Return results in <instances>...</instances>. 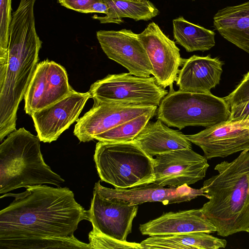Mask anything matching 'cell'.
Segmentation results:
<instances>
[{
	"mask_svg": "<svg viewBox=\"0 0 249 249\" xmlns=\"http://www.w3.org/2000/svg\"><path fill=\"white\" fill-rule=\"evenodd\" d=\"M20 193L5 194L14 200L0 212V249H91L74 236L88 211L67 187H27Z\"/></svg>",
	"mask_w": 249,
	"mask_h": 249,
	"instance_id": "1",
	"label": "cell"
},
{
	"mask_svg": "<svg viewBox=\"0 0 249 249\" xmlns=\"http://www.w3.org/2000/svg\"><path fill=\"white\" fill-rule=\"evenodd\" d=\"M36 0H20L12 14L7 62L0 66V141L16 130L19 103L34 75L42 41L35 27Z\"/></svg>",
	"mask_w": 249,
	"mask_h": 249,
	"instance_id": "2",
	"label": "cell"
},
{
	"mask_svg": "<svg viewBox=\"0 0 249 249\" xmlns=\"http://www.w3.org/2000/svg\"><path fill=\"white\" fill-rule=\"evenodd\" d=\"M218 174L201 187L209 200L200 208L217 235L228 236L249 229V150L229 162L217 164Z\"/></svg>",
	"mask_w": 249,
	"mask_h": 249,
	"instance_id": "3",
	"label": "cell"
},
{
	"mask_svg": "<svg viewBox=\"0 0 249 249\" xmlns=\"http://www.w3.org/2000/svg\"><path fill=\"white\" fill-rule=\"evenodd\" d=\"M40 139L22 127L10 133L0 145V194L29 186L65 180L44 161Z\"/></svg>",
	"mask_w": 249,
	"mask_h": 249,
	"instance_id": "4",
	"label": "cell"
},
{
	"mask_svg": "<svg viewBox=\"0 0 249 249\" xmlns=\"http://www.w3.org/2000/svg\"><path fill=\"white\" fill-rule=\"evenodd\" d=\"M94 160L101 181L115 188H130L154 181V158L133 141H99Z\"/></svg>",
	"mask_w": 249,
	"mask_h": 249,
	"instance_id": "5",
	"label": "cell"
},
{
	"mask_svg": "<svg viewBox=\"0 0 249 249\" xmlns=\"http://www.w3.org/2000/svg\"><path fill=\"white\" fill-rule=\"evenodd\" d=\"M231 109L224 98L210 93L175 90L173 85L162 99L157 119L179 130L188 126L212 127L229 120Z\"/></svg>",
	"mask_w": 249,
	"mask_h": 249,
	"instance_id": "6",
	"label": "cell"
},
{
	"mask_svg": "<svg viewBox=\"0 0 249 249\" xmlns=\"http://www.w3.org/2000/svg\"><path fill=\"white\" fill-rule=\"evenodd\" d=\"M93 101L121 105L159 106L168 94L154 76L129 73L108 74L93 83L88 91Z\"/></svg>",
	"mask_w": 249,
	"mask_h": 249,
	"instance_id": "7",
	"label": "cell"
},
{
	"mask_svg": "<svg viewBox=\"0 0 249 249\" xmlns=\"http://www.w3.org/2000/svg\"><path fill=\"white\" fill-rule=\"evenodd\" d=\"M209 167L207 159L192 148L159 154L154 158L153 182L175 188L191 185L205 178Z\"/></svg>",
	"mask_w": 249,
	"mask_h": 249,
	"instance_id": "8",
	"label": "cell"
},
{
	"mask_svg": "<svg viewBox=\"0 0 249 249\" xmlns=\"http://www.w3.org/2000/svg\"><path fill=\"white\" fill-rule=\"evenodd\" d=\"M73 90L64 67L46 59L37 64L24 95V110L31 116L35 112L65 98Z\"/></svg>",
	"mask_w": 249,
	"mask_h": 249,
	"instance_id": "9",
	"label": "cell"
},
{
	"mask_svg": "<svg viewBox=\"0 0 249 249\" xmlns=\"http://www.w3.org/2000/svg\"><path fill=\"white\" fill-rule=\"evenodd\" d=\"M138 36L147 53L157 84L164 89L173 85L184 60L175 42L154 22L148 24Z\"/></svg>",
	"mask_w": 249,
	"mask_h": 249,
	"instance_id": "10",
	"label": "cell"
},
{
	"mask_svg": "<svg viewBox=\"0 0 249 249\" xmlns=\"http://www.w3.org/2000/svg\"><path fill=\"white\" fill-rule=\"evenodd\" d=\"M96 36L107 56L126 68L132 75L149 77L153 69L147 53L131 30H100Z\"/></svg>",
	"mask_w": 249,
	"mask_h": 249,
	"instance_id": "11",
	"label": "cell"
},
{
	"mask_svg": "<svg viewBox=\"0 0 249 249\" xmlns=\"http://www.w3.org/2000/svg\"><path fill=\"white\" fill-rule=\"evenodd\" d=\"M138 205L116 198L103 196L93 189L90 207L88 211L89 221L93 229L113 238L126 241L132 232V222Z\"/></svg>",
	"mask_w": 249,
	"mask_h": 249,
	"instance_id": "12",
	"label": "cell"
},
{
	"mask_svg": "<svg viewBox=\"0 0 249 249\" xmlns=\"http://www.w3.org/2000/svg\"><path fill=\"white\" fill-rule=\"evenodd\" d=\"M186 137L203 150L207 160L226 157L249 150V119L229 120Z\"/></svg>",
	"mask_w": 249,
	"mask_h": 249,
	"instance_id": "13",
	"label": "cell"
},
{
	"mask_svg": "<svg viewBox=\"0 0 249 249\" xmlns=\"http://www.w3.org/2000/svg\"><path fill=\"white\" fill-rule=\"evenodd\" d=\"M157 107L94 101L92 108L77 121L73 134L81 142H89L95 136Z\"/></svg>",
	"mask_w": 249,
	"mask_h": 249,
	"instance_id": "14",
	"label": "cell"
},
{
	"mask_svg": "<svg viewBox=\"0 0 249 249\" xmlns=\"http://www.w3.org/2000/svg\"><path fill=\"white\" fill-rule=\"evenodd\" d=\"M90 98L89 92L82 93L74 90L65 98L35 112L31 117L40 142L51 143L56 141L78 120Z\"/></svg>",
	"mask_w": 249,
	"mask_h": 249,
	"instance_id": "15",
	"label": "cell"
},
{
	"mask_svg": "<svg viewBox=\"0 0 249 249\" xmlns=\"http://www.w3.org/2000/svg\"><path fill=\"white\" fill-rule=\"evenodd\" d=\"M100 179L94 187L99 193L107 197L116 198L128 202L131 205L145 202H160L164 205L190 201L198 196H204L201 188H192L187 184L178 187L165 188L155 183L130 188H110L102 186Z\"/></svg>",
	"mask_w": 249,
	"mask_h": 249,
	"instance_id": "16",
	"label": "cell"
},
{
	"mask_svg": "<svg viewBox=\"0 0 249 249\" xmlns=\"http://www.w3.org/2000/svg\"><path fill=\"white\" fill-rule=\"evenodd\" d=\"M223 63L210 55H194L184 60L176 80L182 91L195 93H210L219 83Z\"/></svg>",
	"mask_w": 249,
	"mask_h": 249,
	"instance_id": "17",
	"label": "cell"
},
{
	"mask_svg": "<svg viewBox=\"0 0 249 249\" xmlns=\"http://www.w3.org/2000/svg\"><path fill=\"white\" fill-rule=\"evenodd\" d=\"M139 229L142 235L149 236L216 231L200 209L164 213L156 219L140 224Z\"/></svg>",
	"mask_w": 249,
	"mask_h": 249,
	"instance_id": "18",
	"label": "cell"
},
{
	"mask_svg": "<svg viewBox=\"0 0 249 249\" xmlns=\"http://www.w3.org/2000/svg\"><path fill=\"white\" fill-rule=\"evenodd\" d=\"M133 141L151 157L172 151L192 148L191 142L186 135L169 128L160 119L148 122Z\"/></svg>",
	"mask_w": 249,
	"mask_h": 249,
	"instance_id": "19",
	"label": "cell"
},
{
	"mask_svg": "<svg viewBox=\"0 0 249 249\" xmlns=\"http://www.w3.org/2000/svg\"><path fill=\"white\" fill-rule=\"evenodd\" d=\"M213 25L224 38L249 54V1L219 10Z\"/></svg>",
	"mask_w": 249,
	"mask_h": 249,
	"instance_id": "20",
	"label": "cell"
},
{
	"mask_svg": "<svg viewBox=\"0 0 249 249\" xmlns=\"http://www.w3.org/2000/svg\"><path fill=\"white\" fill-rule=\"evenodd\" d=\"M225 239L205 232L152 235L142 241V249H218L227 245Z\"/></svg>",
	"mask_w": 249,
	"mask_h": 249,
	"instance_id": "21",
	"label": "cell"
},
{
	"mask_svg": "<svg viewBox=\"0 0 249 249\" xmlns=\"http://www.w3.org/2000/svg\"><path fill=\"white\" fill-rule=\"evenodd\" d=\"M108 7V14L105 16L96 15L92 18L101 23L120 24L122 18H129L136 21L149 20L159 14V10L150 1H135L129 0H103Z\"/></svg>",
	"mask_w": 249,
	"mask_h": 249,
	"instance_id": "22",
	"label": "cell"
},
{
	"mask_svg": "<svg viewBox=\"0 0 249 249\" xmlns=\"http://www.w3.org/2000/svg\"><path fill=\"white\" fill-rule=\"evenodd\" d=\"M173 25L176 42L187 52H204L215 45V33L213 31L190 22L182 17L173 19Z\"/></svg>",
	"mask_w": 249,
	"mask_h": 249,
	"instance_id": "23",
	"label": "cell"
},
{
	"mask_svg": "<svg viewBox=\"0 0 249 249\" xmlns=\"http://www.w3.org/2000/svg\"><path fill=\"white\" fill-rule=\"evenodd\" d=\"M156 110L149 111L98 134L94 136V139L107 142L132 141L155 115Z\"/></svg>",
	"mask_w": 249,
	"mask_h": 249,
	"instance_id": "24",
	"label": "cell"
},
{
	"mask_svg": "<svg viewBox=\"0 0 249 249\" xmlns=\"http://www.w3.org/2000/svg\"><path fill=\"white\" fill-rule=\"evenodd\" d=\"M11 1L0 0V66L5 65L7 61L9 29L12 19Z\"/></svg>",
	"mask_w": 249,
	"mask_h": 249,
	"instance_id": "25",
	"label": "cell"
},
{
	"mask_svg": "<svg viewBox=\"0 0 249 249\" xmlns=\"http://www.w3.org/2000/svg\"><path fill=\"white\" fill-rule=\"evenodd\" d=\"M89 244L91 249H142L140 243L122 241L107 236L92 228L89 234Z\"/></svg>",
	"mask_w": 249,
	"mask_h": 249,
	"instance_id": "26",
	"label": "cell"
},
{
	"mask_svg": "<svg viewBox=\"0 0 249 249\" xmlns=\"http://www.w3.org/2000/svg\"><path fill=\"white\" fill-rule=\"evenodd\" d=\"M224 99L230 107L249 101V71L244 75L235 89Z\"/></svg>",
	"mask_w": 249,
	"mask_h": 249,
	"instance_id": "27",
	"label": "cell"
},
{
	"mask_svg": "<svg viewBox=\"0 0 249 249\" xmlns=\"http://www.w3.org/2000/svg\"><path fill=\"white\" fill-rule=\"evenodd\" d=\"M100 0H57L62 6L76 12L87 13L90 6Z\"/></svg>",
	"mask_w": 249,
	"mask_h": 249,
	"instance_id": "28",
	"label": "cell"
},
{
	"mask_svg": "<svg viewBox=\"0 0 249 249\" xmlns=\"http://www.w3.org/2000/svg\"><path fill=\"white\" fill-rule=\"evenodd\" d=\"M230 109L229 120L236 121L249 119V101L233 106L230 107Z\"/></svg>",
	"mask_w": 249,
	"mask_h": 249,
	"instance_id": "29",
	"label": "cell"
},
{
	"mask_svg": "<svg viewBox=\"0 0 249 249\" xmlns=\"http://www.w3.org/2000/svg\"><path fill=\"white\" fill-rule=\"evenodd\" d=\"M108 7L103 0H100L93 3L88 10L87 13H99L106 15L108 14Z\"/></svg>",
	"mask_w": 249,
	"mask_h": 249,
	"instance_id": "30",
	"label": "cell"
},
{
	"mask_svg": "<svg viewBox=\"0 0 249 249\" xmlns=\"http://www.w3.org/2000/svg\"><path fill=\"white\" fill-rule=\"evenodd\" d=\"M133 0V1H145L146 0Z\"/></svg>",
	"mask_w": 249,
	"mask_h": 249,
	"instance_id": "31",
	"label": "cell"
},
{
	"mask_svg": "<svg viewBox=\"0 0 249 249\" xmlns=\"http://www.w3.org/2000/svg\"><path fill=\"white\" fill-rule=\"evenodd\" d=\"M247 232H249V229H248V231Z\"/></svg>",
	"mask_w": 249,
	"mask_h": 249,
	"instance_id": "32",
	"label": "cell"
},
{
	"mask_svg": "<svg viewBox=\"0 0 249 249\" xmlns=\"http://www.w3.org/2000/svg\"></svg>",
	"mask_w": 249,
	"mask_h": 249,
	"instance_id": "33",
	"label": "cell"
}]
</instances>
